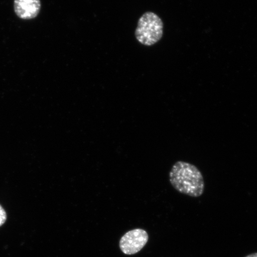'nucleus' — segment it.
Returning <instances> with one entry per match:
<instances>
[{
    "label": "nucleus",
    "instance_id": "1",
    "mask_svg": "<svg viewBox=\"0 0 257 257\" xmlns=\"http://www.w3.org/2000/svg\"><path fill=\"white\" fill-rule=\"evenodd\" d=\"M170 184L181 194L197 198L203 194L205 182L200 170L192 164L178 161L169 173Z\"/></svg>",
    "mask_w": 257,
    "mask_h": 257
},
{
    "label": "nucleus",
    "instance_id": "2",
    "mask_svg": "<svg viewBox=\"0 0 257 257\" xmlns=\"http://www.w3.org/2000/svg\"><path fill=\"white\" fill-rule=\"evenodd\" d=\"M163 34V24L159 16L153 12H146L140 18L136 31L137 40L147 46H152L159 42Z\"/></svg>",
    "mask_w": 257,
    "mask_h": 257
},
{
    "label": "nucleus",
    "instance_id": "3",
    "mask_svg": "<svg viewBox=\"0 0 257 257\" xmlns=\"http://www.w3.org/2000/svg\"><path fill=\"white\" fill-rule=\"evenodd\" d=\"M149 239V234L146 230L143 229L131 230L121 237L120 249L124 254H136L143 249Z\"/></svg>",
    "mask_w": 257,
    "mask_h": 257
},
{
    "label": "nucleus",
    "instance_id": "4",
    "mask_svg": "<svg viewBox=\"0 0 257 257\" xmlns=\"http://www.w3.org/2000/svg\"><path fill=\"white\" fill-rule=\"evenodd\" d=\"M41 8L40 0H15L16 15L22 19H32L39 14Z\"/></svg>",
    "mask_w": 257,
    "mask_h": 257
},
{
    "label": "nucleus",
    "instance_id": "5",
    "mask_svg": "<svg viewBox=\"0 0 257 257\" xmlns=\"http://www.w3.org/2000/svg\"><path fill=\"white\" fill-rule=\"evenodd\" d=\"M7 220V214L4 208L0 205V227L5 224Z\"/></svg>",
    "mask_w": 257,
    "mask_h": 257
},
{
    "label": "nucleus",
    "instance_id": "6",
    "mask_svg": "<svg viewBox=\"0 0 257 257\" xmlns=\"http://www.w3.org/2000/svg\"><path fill=\"white\" fill-rule=\"evenodd\" d=\"M245 257H257V252L250 253V254L247 255Z\"/></svg>",
    "mask_w": 257,
    "mask_h": 257
}]
</instances>
